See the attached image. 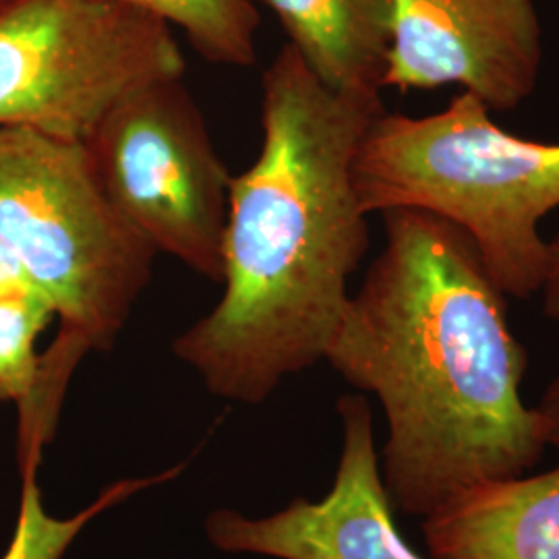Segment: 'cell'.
<instances>
[{
  "instance_id": "7c38bea8",
  "label": "cell",
  "mask_w": 559,
  "mask_h": 559,
  "mask_svg": "<svg viewBox=\"0 0 559 559\" xmlns=\"http://www.w3.org/2000/svg\"><path fill=\"white\" fill-rule=\"evenodd\" d=\"M177 25L201 59L226 67H253L260 11L251 0H112Z\"/></svg>"
},
{
  "instance_id": "ba28073f",
  "label": "cell",
  "mask_w": 559,
  "mask_h": 559,
  "mask_svg": "<svg viewBox=\"0 0 559 559\" xmlns=\"http://www.w3.org/2000/svg\"><path fill=\"white\" fill-rule=\"evenodd\" d=\"M338 415L342 452L328 496L299 498L263 519L216 510L205 519V535L216 549L274 559H427L396 526L369 402L362 394H346L338 400Z\"/></svg>"
},
{
  "instance_id": "6da1fadb",
  "label": "cell",
  "mask_w": 559,
  "mask_h": 559,
  "mask_svg": "<svg viewBox=\"0 0 559 559\" xmlns=\"http://www.w3.org/2000/svg\"><path fill=\"white\" fill-rule=\"evenodd\" d=\"M381 216L383 249L323 360L380 400L383 485L394 510L425 519L475 487L526 475L547 445L520 396L528 353L473 240L423 210Z\"/></svg>"
},
{
  "instance_id": "7a4b0ae2",
  "label": "cell",
  "mask_w": 559,
  "mask_h": 559,
  "mask_svg": "<svg viewBox=\"0 0 559 559\" xmlns=\"http://www.w3.org/2000/svg\"><path fill=\"white\" fill-rule=\"evenodd\" d=\"M260 156L230 180L218 305L173 342L218 399L261 404L325 357L369 249L353 162L385 110L338 92L284 44L261 80Z\"/></svg>"
},
{
  "instance_id": "e0dca14e",
  "label": "cell",
  "mask_w": 559,
  "mask_h": 559,
  "mask_svg": "<svg viewBox=\"0 0 559 559\" xmlns=\"http://www.w3.org/2000/svg\"><path fill=\"white\" fill-rule=\"evenodd\" d=\"M11 2H13V0H0V11H2V9H4V7H9V4H11Z\"/></svg>"
},
{
  "instance_id": "52a82bcc",
  "label": "cell",
  "mask_w": 559,
  "mask_h": 559,
  "mask_svg": "<svg viewBox=\"0 0 559 559\" xmlns=\"http://www.w3.org/2000/svg\"><path fill=\"white\" fill-rule=\"evenodd\" d=\"M543 67L533 0H390L383 87L459 85L491 112L528 100Z\"/></svg>"
},
{
  "instance_id": "8992f818",
  "label": "cell",
  "mask_w": 559,
  "mask_h": 559,
  "mask_svg": "<svg viewBox=\"0 0 559 559\" xmlns=\"http://www.w3.org/2000/svg\"><path fill=\"white\" fill-rule=\"evenodd\" d=\"M83 145L102 191L141 239L222 284L233 175L185 78L131 90Z\"/></svg>"
},
{
  "instance_id": "5b68a950",
  "label": "cell",
  "mask_w": 559,
  "mask_h": 559,
  "mask_svg": "<svg viewBox=\"0 0 559 559\" xmlns=\"http://www.w3.org/2000/svg\"><path fill=\"white\" fill-rule=\"evenodd\" d=\"M173 25L112 0H13L0 11V129L83 143L131 90L185 78Z\"/></svg>"
},
{
  "instance_id": "5bb4252c",
  "label": "cell",
  "mask_w": 559,
  "mask_h": 559,
  "mask_svg": "<svg viewBox=\"0 0 559 559\" xmlns=\"http://www.w3.org/2000/svg\"><path fill=\"white\" fill-rule=\"evenodd\" d=\"M535 415L539 419L540 438L545 445L559 452V376L540 396Z\"/></svg>"
},
{
  "instance_id": "2e32d148",
  "label": "cell",
  "mask_w": 559,
  "mask_h": 559,
  "mask_svg": "<svg viewBox=\"0 0 559 559\" xmlns=\"http://www.w3.org/2000/svg\"><path fill=\"white\" fill-rule=\"evenodd\" d=\"M25 288H36V286L17 258L0 242V297L25 290Z\"/></svg>"
},
{
  "instance_id": "9a60e30c",
  "label": "cell",
  "mask_w": 559,
  "mask_h": 559,
  "mask_svg": "<svg viewBox=\"0 0 559 559\" xmlns=\"http://www.w3.org/2000/svg\"><path fill=\"white\" fill-rule=\"evenodd\" d=\"M543 297V311L549 320L559 323V233L547 240V267L539 290Z\"/></svg>"
},
{
  "instance_id": "9c48e42d",
  "label": "cell",
  "mask_w": 559,
  "mask_h": 559,
  "mask_svg": "<svg viewBox=\"0 0 559 559\" xmlns=\"http://www.w3.org/2000/svg\"><path fill=\"white\" fill-rule=\"evenodd\" d=\"M431 559H559V466L475 487L423 519Z\"/></svg>"
},
{
  "instance_id": "277c9868",
  "label": "cell",
  "mask_w": 559,
  "mask_h": 559,
  "mask_svg": "<svg viewBox=\"0 0 559 559\" xmlns=\"http://www.w3.org/2000/svg\"><path fill=\"white\" fill-rule=\"evenodd\" d=\"M0 242L60 330L92 350L112 348L156 255L102 191L83 143L25 127L0 129Z\"/></svg>"
},
{
  "instance_id": "30bf717a",
  "label": "cell",
  "mask_w": 559,
  "mask_h": 559,
  "mask_svg": "<svg viewBox=\"0 0 559 559\" xmlns=\"http://www.w3.org/2000/svg\"><path fill=\"white\" fill-rule=\"evenodd\" d=\"M278 15L288 44L338 92H381L390 50V0H251Z\"/></svg>"
},
{
  "instance_id": "8fae6325",
  "label": "cell",
  "mask_w": 559,
  "mask_h": 559,
  "mask_svg": "<svg viewBox=\"0 0 559 559\" xmlns=\"http://www.w3.org/2000/svg\"><path fill=\"white\" fill-rule=\"evenodd\" d=\"M21 466H23V489H21L20 516H17L13 540L2 559H62L67 549L80 537L81 531L90 522H94L106 510L133 498L135 493L175 479L185 464L173 466L160 475H152V477L117 480L110 487H106L92 506H87L71 519H57L48 514V510L44 508L40 487L36 480L40 459L23 460Z\"/></svg>"
},
{
  "instance_id": "3957f363",
  "label": "cell",
  "mask_w": 559,
  "mask_h": 559,
  "mask_svg": "<svg viewBox=\"0 0 559 559\" xmlns=\"http://www.w3.org/2000/svg\"><path fill=\"white\" fill-rule=\"evenodd\" d=\"M353 182L360 210H423L473 240L489 276L512 299L539 295L559 210V143L503 131L491 110L460 92L429 117L383 110L360 140Z\"/></svg>"
},
{
  "instance_id": "4fadbf2b",
  "label": "cell",
  "mask_w": 559,
  "mask_h": 559,
  "mask_svg": "<svg viewBox=\"0 0 559 559\" xmlns=\"http://www.w3.org/2000/svg\"><path fill=\"white\" fill-rule=\"evenodd\" d=\"M55 316L38 288L0 297V400L25 404L40 378L36 340Z\"/></svg>"
}]
</instances>
